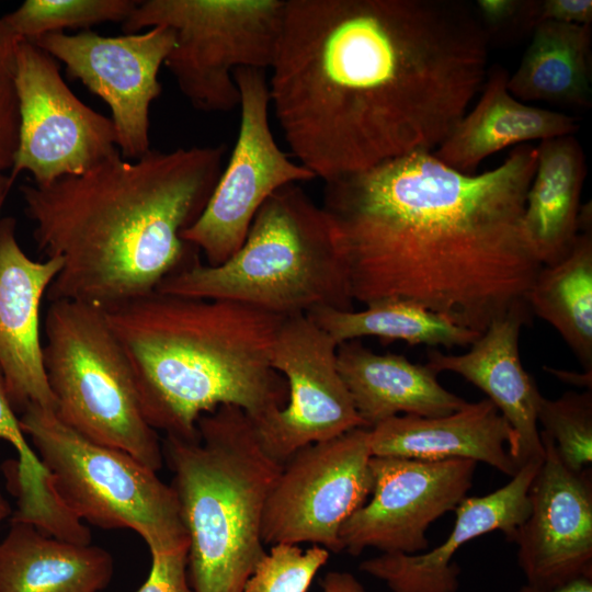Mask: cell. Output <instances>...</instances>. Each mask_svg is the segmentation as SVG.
<instances>
[{"mask_svg":"<svg viewBox=\"0 0 592 592\" xmlns=\"http://www.w3.org/2000/svg\"><path fill=\"white\" fill-rule=\"evenodd\" d=\"M489 33L457 0H286L270 103L325 183L452 133L487 76Z\"/></svg>","mask_w":592,"mask_h":592,"instance_id":"1","label":"cell"},{"mask_svg":"<svg viewBox=\"0 0 592 592\" xmlns=\"http://www.w3.org/2000/svg\"><path fill=\"white\" fill-rule=\"evenodd\" d=\"M536 146L479 174L415 151L326 182L353 300L403 299L482 333L542 267L523 228Z\"/></svg>","mask_w":592,"mask_h":592,"instance_id":"2","label":"cell"},{"mask_svg":"<svg viewBox=\"0 0 592 592\" xmlns=\"http://www.w3.org/2000/svg\"><path fill=\"white\" fill-rule=\"evenodd\" d=\"M225 146L119 152L79 175L20 187L37 250L62 265L49 301L101 309L156 292L197 259L182 232L201 215L223 171Z\"/></svg>","mask_w":592,"mask_h":592,"instance_id":"3","label":"cell"},{"mask_svg":"<svg viewBox=\"0 0 592 592\" xmlns=\"http://www.w3.org/2000/svg\"><path fill=\"white\" fill-rule=\"evenodd\" d=\"M103 310L157 432L193 441L198 419L220 406L242 409L253 423L285 407L287 385L272 366L285 317L158 291Z\"/></svg>","mask_w":592,"mask_h":592,"instance_id":"4","label":"cell"},{"mask_svg":"<svg viewBox=\"0 0 592 592\" xmlns=\"http://www.w3.org/2000/svg\"><path fill=\"white\" fill-rule=\"evenodd\" d=\"M196 428V440L162 442L187 535L189 583L193 592H243L266 554L263 511L282 465L238 407L220 406Z\"/></svg>","mask_w":592,"mask_h":592,"instance_id":"5","label":"cell"},{"mask_svg":"<svg viewBox=\"0 0 592 592\" xmlns=\"http://www.w3.org/2000/svg\"><path fill=\"white\" fill-rule=\"evenodd\" d=\"M157 291L236 301L281 317L354 309L337 227L297 184L263 203L228 260L208 265L196 259Z\"/></svg>","mask_w":592,"mask_h":592,"instance_id":"6","label":"cell"},{"mask_svg":"<svg viewBox=\"0 0 592 592\" xmlns=\"http://www.w3.org/2000/svg\"><path fill=\"white\" fill-rule=\"evenodd\" d=\"M44 339V369L57 417L88 440L158 471L162 442L145 419L132 368L104 310L52 300Z\"/></svg>","mask_w":592,"mask_h":592,"instance_id":"7","label":"cell"},{"mask_svg":"<svg viewBox=\"0 0 592 592\" xmlns=\"http://www.w3.org/2000/svg\"><path fill=\"white\" fill-rule=\"evenodd\" d=\"M19 422L48 473L50 491L73 516L106 530L129 528L150 551L189 546L177 494L157 471L88 440L52 409L30 405Z\"/></svg>","mask_w":592,"mask_h":592,"instance_id":"8","label":"cell"},{"mask_svg":"<svg viewBox=\"0 0 592 592\" xmlns=\"http://www.w3.org/2000/svg\"><path fill=\"white\" fill-rule=\"evenodd\" d=\"M286 0H138L122 23L126 34L163 26L174 45L163 66L198 111L229 112L240 104L238 68H272Z\"/></svg>","mask_w":592,"mask_h":592,"instance_id":"9","label":"cell"},{"mask_svg":"<svg viewBox=\"0 0 592 592\" xmlns=\"http://www.w3.org/2000/svg\"><path fill=\"white\" fill-rule=\"evenodd\" d=\"M234 78L240 93L236 145L203 212L181 235L203 253L208 265H218L237 252L258 210L272 194L316 179L291 160L274 138L265 70L238 68Z\"/></svg>","mask_w":592,"mask_h":592,"instance_id":"10","label":"cell"},{"mask_svg":"<svg viewBox=\"0 0 592 592\" xmlns=\"http://www.w3.org/2000/svg\"><path fill=\"white\" fill-rule=\"evenodd\" d=\"M369 429L309 444L283 465L265 501L264 545L310 543L341 553L342 525L371 497Z\"/></svg>","mask_w":592,"mask_h":592,"instance_id":"11","label":"cell"},{"mask_svg":"<svg viewBox=\"0 0 592 592\" xmlns=\"http://www.w3.org/2000/svg\"><path fill=\"white\" fill-rule=\"evenodd\" d=\"M12 81L20 130L9 179L24 171L43 185L79 175L119 152L114 124L84 104L65 82L49 54L30 41L16 48Z\"/></svg>","mask_w":592,"mask_h":592,"instance_id":"12","label":"cell"},{"mask_svg":"<svg viewBox=\"0 0 592 592\" xmlns=\"http://www.w3.org/2000/svg\"><path fill=\"white\" fill-rule=\"evenodd\" d=\"M338 343L308 315L285 317L272 351V366L287 385V401L253 423L264 452L283 465L317 442L366 428L337 364Z\"/></svg>","mask_w":592,"mask_h":592,"instance_id":"13","label":"cell"},{"mask_svg":"<svg viewBox=\"0 0 592 592\" xmlns=\"http://www.w3.org/2000/svg\"><path fill=\"white\" fill-rule=\"evenodd\" d=\"M30 42L61 61L70 77L107 104L124 159H138L151 149L149 109L161 94L158 73L174 45L170 29L155 26L119 36L90 30L54 32Z\"/></svg>","mask_w":592,"mask_h":592,"instance_id":"14","label":"cell"},{"mask_svg":"<svg viewBox=\"0 0 592 592\" xmlns=\"http://www.w3.org/2000/svg\"><path fill=\"white\" fill-rule=\"evenodd\" d=\"M371 498L342 525V551L365 548L383 554L415 555L429 547V526L454 511L473 486L471 459L419 460L372 456Z\"/></svg>","mask_w":592,"mask_h":592,"instance_id":"15","label":"cell"},{"mask_svg":"<svg viewBox=\"0 0 592 592\" xmlns=\"http://www.w3.org/2000/svg\"><path fill=\"white\" fill-rule=\"evenodd\" d=\"M539 435L545 455L528 490L531 511L511 542L526 584L553 589L592 577V476L568 468Z\"/></svg>","mask_w":592,"mask_h":592,"instance_id":"16","label":"cell"},{"mask_svg":"<svg viewBox=\"0 0 592 592\" xmlns=\"http://www.w3.org/2000/svg\"><path fill=\"white\" fill-rule=\"evenodd\" d=\"M15 229L13 217L0 219V374L15 412L30 405L55 411L43 363L39 312L62 262L31 259Z\"/></svg>","mask_w":592,"mask_h":592,"instance_id":"17","label":"cell"},{"mask_svg":"<svg viewBox=\"0 0 592 592\" xmlns=\"http://www.w3.org/2000/svg\"><path fill=\"white\" fill-rule=\"evenodd\" d=\"M542 462H526L505 486L489 494L464 498L442 545L415 555L382 554L362 561L360 570L383 580L392 592H456L460 568L453 556L471 539L494 531L512 540L530 514L528 490Z\"/></svg>","mask_w":592,"mask_h":592,"instance_id":"18","label":"cell"},{"mask_svg":"<svg viewBox=\"0 0 592 592\" xmlns=\"http://www.w3.org/2000/svg\"><path fill=\"white\" fill-rule=\"evenodd\" d=\"M530 310L519 307L493 320L463 354L431 351L425 364L436 374L455 373L487 395L514 432L509 452L519 467L545 455L537 422L543 396L524 369L519 349L521 328L528 321Z\"/></svg>","mask_w":592,"mask_h":592,"instance_id":"19","label":"cell"},{"mask_svg":"<svg viewBox=\"0 0 592 592\" xmlns=\"http://www.w3.org/2000/svg\"><path fill=\"white\" fill-rule=\"evenodd\" d=\"M368 440L372 456L471 459L510 477L520 469L509 452L514 432L488 398L466 402L446 415L389 418L369 429Z\"/></svg>","mask_w":592,"mask_h":592,"instance_id":"20","label":"cell"},{"mask_svg":"<svg viewBox=\"0 0 592 592\" xmlns=\"http://www.w3.org/2000/svg\"><path fill=\"white\" fill-rule=\"evenodd\" d=\"M508 80L503 68L490 71L476 105L432 151L439 160L473 173L483 159L509 146L577 133L574 116L525 104L510 93Z\"/></svg>","mask_w":592,"mask_h":592,"instance_id":"21","label":"cell"},{"mask_svg":"<svg viewBox=\"0 0 592 592\" xmlns=\"http://www.w3.org/2000/svg\"><path fill=\"white\" fill-rule=\"evenodd\" d=\"M339 373L353 405L371 429L396 415L441 417L466 405L446 390L426 365L411 363L399 354H377L358 340L337 349Z\"/></svg>","mask_w":592,"mask_h":592,"instance_id":"22","label":"cell"},{"mask_svg":"<svg viewBox=\"0 0 592 592\" xmlns=\"http://www.w3.org/2000/svg\"><path fill=\"white\" fill-rule=\"evenodd\" d=\"M585 175L584 152L574 135L542 140L536 146V168L526 193L523 228L542 265L566 258L578 238Z\"/></svg>","mask_w":592,"mask_h":592,"instance_id":"23","label":"cell"},{"mask_svg":"<svg viewBox=\"0 0 592 592\" xmlns=\"http://www.w3.org/2000/svg\"><path fill=\"white\" fill-rule=\"evenodd\" d=\"M111 554L62 540L11 520L0 542V592H101L112 580Z\"/></svg>","mask_w":592,"mask_h":592,"instance_id":"24","label":"cell"},{"mask_svg":"<svg viewBox=\"0 0 592 592\" xmlns=\"http://www.w3.org/2000/svg\"><path fill=\"white\" fill-rule=\"evenodd\" d=\"M520 66L509 76L508 90L517 100L591 106V24L543 21Z\"/></svg>","mask_w":592,"mask_h":592,"instance_id":"25","label":"cell"},{"mask_svg":"<svg viewBox=\"0 0 592 592\" xmlns=\"http://www.w3.org/2000/svg\"><path fill=\"white\" fill-rule=\"evenodd\" d=\"M527 304L573 352L584 372H592V231L591 207L582 206L578 238L569 254L542 265L527 293Z\"/></svg>","mask_w":592,"mask_h":592,"instance_id":"26","label":"cell"},{"mask_svg":"<svg viewBox=\"0 0 592 592\" xmlns=\"http://www.w3.org/2000/svg\"><path fill=\"white\" fill-rule=\"evenodd\" d=\"M308 316L338 345L373 335L389 341H405L412 345L453 348L471 345L480 337L478 332L403 299L375 301L362 310L318 308Z\"/></svg>","mask_w":592,"mask_h":592,"instance_id":"27","label":"cell"},{"mask_svg":"<svg viewBox=\"0 0 592 592\" xmlns=\"http://www.w3.org/2000/svg\"><path fill=\"white\" fill-rule=\"evenodd\" d=\"M138 0H26L2 19L21 38L33 41L65 29L89 30L91 26L123 23Z\"/></svg>","mask_w":592,"mask_h":592,"instance_id":"28","label":"cell"},{"mask_svg":"<svg viewBox=\"0 0 592 592\" xmlns=\"http://www.w3.org/2000/svg\"><path fill=\"white\" fill-rule=\"evenodd\" d=\"M537 422L563 464L580 471L592 462V392L568 391L557 399L543 397Z\"/></svg>","mask_w":592,"mask_h":592,"instance_id":"29","label":"cell"},{"mask_svg":"<svg viewBox=\"0 0 592 592\" xmlns=\"http://www.w3.org/2000/svg\"><path fill=\"white\" fill-rule=\"evenodd\" d=\"M330 551L312 545L301 549L294 544H276L258 562L243 592H307Z\"/></svg>","mask_w":592,"mask_h":592,"instance_id":"30","label":"cell"},{"mask_svg":"<svg viewBox=\"0 0 592 592\" xmlns=\"http://www.w3.org/2000/svg\"><path fill=\"white\" fill-rule=\"evenodd\" d=\"M0 374V440L10 443L19 455L15 465L18 505L25 511L42 512L55 501L48 485V473L25 439Z\"/></svg>","mask_w":592,"mask_h":592,"instance_id":"31","label":"cell"},{"mask_svg":"<svg viewBox=\"0 0 592 592\" xmlns=\"http://www.w3.org/2000/svg\"><path fill=\"white\" fill-rule=\"evenodd\" d=\"M187 547L150 551L149 576L136 592H193L187 578Z\"/></svg>","mask_w":592,"mask_h":592,"instance_id":"32","label":"cell"},{"mask_svg":"<svg viewBox=\"0 0 592 592\" xmlns=\"http://www.w3.org/2000/svg\"><path fill=\"white\" fill-rule=\"evenodd\" d=\"M19 130V104L12 77H0V172L13 167Z\"/></svg>","mask_w":592,"mask_h":592,"instance_id":"33","label":"cell"},{"mask_svg":"<svg viewBox=\"0 0 592 592\" xmlns=\"http://www.w3.org/2000/svg\"><path fill=\"white\" fill-rule=\"evenodd\" d=\"M527 29H534L543 21L571 24L592 23L591 0H533L525 3Z\"/></svg>","mask_w":592,"mask_h":592,"instance_id":"34","label":"cell"},{"mask_svg":"<svg viewBox=\"0 0 592 592\" xmlns=\"http://www.w3.org/2000/svg\"><path fill=\"white\" fill-rule=\"evenodd\" d=\"M482 25L491 30L508 27L512 23L525 25V1L522 0H478L474 4Z\"/></svg>","mask_w":592,"mask_h":592,"instance_id":"35","label":"cell"},{"mask_svg":"<svg viewBox=\"0 0 592 592\" xmlns=\"http://www.w3.org/2000/svg\"><path fill=\"white\" fill-rule=\"evenodd\" d=\"M21 39L0 18V77H12L15 54Z\"/></svg>","mask_w":592,"mask_h":592,"instance_id":"36","label":"cell"},{"mask_svg":"<svg viewBox=\"0 0 592 592\" xmlns=\"http://www.w3.org/2000/svg\"><path fill=\"white\" fill-rule=\"evenodd\" d=\"M323 592H366L361 582L350 572L330 571L319 581Z\"/></svg>","mask_w":592,"mask_h":592,"instance_id":"37","label":"cell"},{"mask_svg":"<svg viewBox=\"0 0 592 592\" xmlns=\"http://www.w3.org/2000/svg\"><path fill=\"white\" fill-rule=\"evenodd\" d=\"M516 592H592V577H581L553 589L524 584Z\"/></svg>","mask_w":592,"mask_h":592,"instance_id":"38","label":"cell"},{"mask_svg":"<svg viewBox=\"0 0 592 592\" xmlns=\"http://www.w3.org/2000/svg\"><path fill=\"white\" fill-rule=\"evenodd\" d=\"M548 372L556 375L558 378L568 382L570 384H576L578 386L587 387L591 390L592 383V372H584L583 374L569 373L563 371H557L554 368L545 367Z\"/></svg>","mask_w":592,"mask_h":592,"instance_id":"39","label":"cell"},{"mask_svg":"<svg viewBox=\"0 0 592 592\" xmlns=\"http://www.w3.org/2000/svg\"><path fill=\"white\" fill-rule=\"evenodd\" d=\"M12 185L13 184L10 182L9 175L0 172V208L2 207Z\"/></svg>","mask_w":592,"mask_h":592,"instance_id":"40","label":"cell"},{"mask_svg":"<svg viewBox=\"0 0 592 592\" xmlns=\"http://www.w3.org/2000/svg\"><path fill=\"white\" fill-rule=\"evenodd\" d=\"M11 508L9 502L0 493V523L10 515Z\"/></svg>","mask_w":592,"mask_h":592,"instance_id":"41","label":"cell"}]
</instances>
